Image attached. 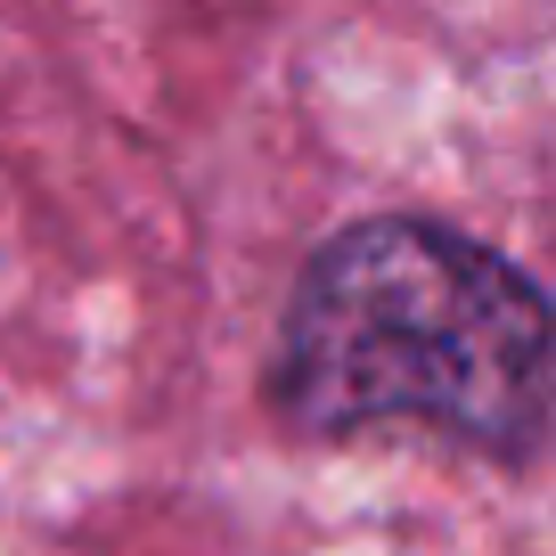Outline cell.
Returning a JSON list of instances; mask_svg holds the SVG:
<instances>
[{"label":"cell","instance_id":"obj_1","mask_svg":"<svg viewBox=\"0 0 556 556\" xmlns=\"http://www.w3.org/2000/svg\"><path fill=\"white\" fill-rule=\"evenodd\" d=\"M270 401L303 434L417 417L516 458L556 409V303L442 222H352L303 262Z\"/></svg>","mask_w":556,"mask_h":556}]
</instances>
